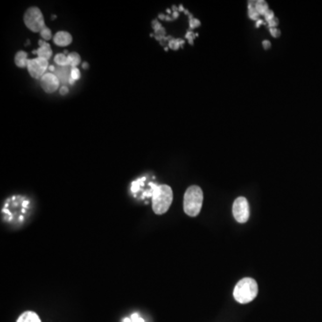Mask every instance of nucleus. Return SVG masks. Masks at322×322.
Segmentation results:
<instances>
[{
	"instance_id": "nucleus-8",
	"label": "nucleus",
	"mask_w": 322,
	"mask_h": 322,
	"mask_svg": "<svg viewBox=\"0 0 322 322\" xmlns=\"http://www.w3.org/2000/svg\"><path fill=\"white\" fill-rule=\"evenodd\" d=\"M71 70L70 66H58L53 73L61 84L66 85L71 82Z\"/></svg>"
},
{
	"instance_id": "nucleus-5",
	"label": "nucleus",
	"mask_w": 322,
	"mask_h": 322,
	"mask_svg": "<svg viewBox=\"0 0 322 322\" xmlns=\"http://www.w3.org/2000/svg\"><path fill=\"white\" fill-rule=\"evenodd\" d=\"M233 215L239 223H246L250 217V208L248 200L245 197H238L233 204Z\"/></svg>"
},
{
	"instance_id": "nucleus-12",
	"label": "nucleus",
	"mask_w": 322,
	"mask_h": 322,
	"mask_svg": "<svg viewBox=\"0 0 322 322\" xmlns=\"http://www.w3.org/2000/svg\"><path fill=\"white\" fill-rule=\"evenodd\" d=\"M28 62L29 59L27 58V53L24 51H19L17 52L16 55V58H15V63L18 67L23 68L28 65Z\"/></svg>"
},
{
	"instance_id": "nucleus-4",
	"label": "nucleus",
	"mask_w": 322,
	"mask_h": 322,
	"mask_svg": "<svg viewBox=\"0 0 322 322\" xmlns=\"http://www.w3.org/2000/svg\"><path fill=\"white\" fill-rule=\"evenodd\" d=\"M23 21L28 29L33 32H41L45 28L43 13L38 8H30L24 14Z\"/></svg>"
},
{
	"instance_id": "nucleus-19",
	"label": "nucleus",
	"mask_w": 322,
	"mask_h": 322,
	"mask_svg": "<svg viewBox=\"0 0 322 322\" xmlns=\"http://www.w3.org/2000/svg\"><path fill=\"white\" fill-rule=\"evenodd\" d=\"M83 66H84L85 68H87V67H88V64H86V63H85V64L83 65Z\"/></svg>"
},
{
	"instance_id": "nucleus-18",
	"label": "nucleus",
	"mask_w": 322,
	"mask_h": 322,
	"mask_svg": "<svg viewBox=\"0 0 322 322\" xmlns=\"http://www.w3.org/2000/svg\"><path fill=\"white\" fill-rule=\"evenodd\" d=\"M68 92H69V90H68V88H67L65 85L62 86L61 88H60V94L63 95V96L66 95Z\"/></svg>"
},
{
	"instance_id": "nucleus-3",
	"label": "nucleus",
	"mask_w": 322,
	"mask_h": 322,
	"mask_svg": "<svg viewBox=\"0 0 322 322\" xmlns=\"http://www.w3.org/2000/svg\"><path fill=\"white\" fill-rule=\"evenodd\" d=\"M233 295L235 301L239 303H251L258 295L257 282L251 277L243 278L235 286Z\"/></svg>"
},
{
	"instance_id": "nucleus-9",
	"label": "nucleus",
	"mask_w": 322,
	"mask_h": 322,
	"mask_svg": "<svg viewBox=\"0 0 322 322\" xmlns=\"http://www.w3.org/2000/svg\"><path fill=\"white\" fill-rule=\"evenodd\" d=\"M54 43L56 45L60 47L68 46L69 44H71L73 38L70 34L69 32L67 31H58L56 33V35L54 36Z\"/></svg>"
},
{
	"instance_id": "nucleus-15",
	"label": "nucleus",
	"mask_w": 322,
	"mask_h": 322,
	"mask_svg": "<svg viewBox=\"0 0 322 322\" xmlns=\"http://www.w3.org/2000/svg\"><path fill=\"white\" fill-rule=\"evenodd\" d=\"M80 77V71L76 67H74V68H72L71 70V82H70V84L71 85H73V83L75 82V80H79Z\"/></svg>"
},
{
	"instance_id": "nucleus-11",
	"label": "nucleus",
	"mask_w": 322,
	"mask_h": 322,
	"mask_svg": "<svg viewBox=\"0 0 322 322\" xmlns=\"http://www.w3.org/2000/svg\"><path fill=\"white\" fill-rule=\"evenodd\" d=\"M16 322H42V320L34 311H27L20 315Z\"/></svg>"
},
{
	"instance_id": "nucleus-10",
	"label": "nucleus",
	"mask_w": 322,
	"mask_h": 322,
	"mask_svg": "<svg viewBox=\"0 0 322 322\" xmlns=\"http://www.w3.org/2000/svg\"><path fill=\"white\" fill-rule=\"evenodd\" d=\"M38 45H39V48L38 50H34L33 53L37 54L38 58H44L46 60H49L52 56V50L50 48V44L47 43L45 41H39Z\"/></svg>"
},
{
	"instance_id": "nucleus-6",
	"label": "nucleus",
	"mask_w": 322,
	"mask_h": 322,
	"mask_svg": "<svg viewBox=\"0 0 322 322\" xmlns=\"http://www.w3.org/2000/svg\"><path fill=\"white\" fill-rule=\"evenodd\" d=\"M49 67V62L44 58H37L29 59L27 68L31 77L35 79H42V77L46 73Z\"/></svg>"
},
{
	"instance_id": "nucleus-16",
	"label": "nucleus",
	"mask_w": 322,
	"mask_h": 322,
	"mask_svg": "<svg viewBox=\"0 0 322 322\" xmlns=\"http://www.w3.org/2000/svg\"><path fill=\"white\" fill-rule=\"evenodd\" d=\"M41 36H42L46 42L47 41H49V39H51V38H52V33H51L50 29H49L48 27H45V28L43 29L42 31H41Z\"/></svg>"
},
{
	"instance_id": "nucleus-1",
	"label": "nucleus",
	"mask_w": 322,
	"mask_h": 322,
	"mask_svg": "<svg viewBox=\"0 0 322 322\" xmlns=\"http://www.w3.org/2000/svg\"><path fill=\"white\" fill-rule=\"evenodd\" d=\"M150 195L152 196V210L157 215L165 214L173 202L172 189L167 184H150Z\"/></svg>"
},
{
	"instance_id": "nucleus-17",
	"label": "nucleus",
	"mask_w": 322,
	"mask_h": 322,
	"mask_svg": "<svg viewBox=\"0 0 322 322\" xmlns=\"http://www.w3.org/2000/svg\"><path fill=\"white\" fill-rule=\"evenodd\" d=\"M125 322H144V320L142 318H140L138 314H134L132 315V319L126 318Z\"/></svg>"
},
{
	"instance_id": "nucleus-7",
	"label": "nucleus",
	"mask_w": 322,
	"mask_h": 322,
	"mask_svg": "<svg viewBox=\"0 0 322 322\" xmlns=\"http://www.w3.org/2000/svg\"><path fill=\"white\" fill-rule=\"evenodd\" d=\"M60 82L53 73H45L41 79V85L48 93L55 92L59 88Z\"/></svg>"
},
{
	"instance_id": "nucleus-13",
	"label": "nucleus",
	"mask_w": 322,
	"mask_h": 322,
	"mask_svg": "<svg viewBox=\"0 0 322 322\" xmlns=\"http://www.w3.org/2000/svg\"><path fill=\"white\" fill-rule=\"evenodd\" d=\"M67 60H68V65H69L70 67L74 68L80 64V57L79 56V54L76 53V52H73V53H70L67 56Z\"/></svg>"
},
{
	"instance_id": "nucleus-2",
	"label": "nucleus",
	"mask_w": 322,
	"mask_h": 322,
	"mask_svg": "<svg viewBox=\"0 0 322 322\" xmlns=\"http://www.w3.org/2000/svg\"><path fill=\"white\" fill-rule=\"evenodd\" d=\"M204 204V192L198 185H192L184 193V211L190 217L199 214Z\"/></svg>"
},
{
	"instance_id": "nucleus-14",
	"label": "nucleus",
	"mask_w": 322,
	"mask_h": 322,
	"mask_svg": "<svg viewBox=\"0 0 322 322\" xmlns=\"http://www.w3.org/2000/svg\"><path fill=\"white\" fill-rule=\"evenodd\" d=\"M54 61L58 65V66H69L67 56H65V54L56 55L55 58H54Z\"/></svg>"
}]
</instances>
